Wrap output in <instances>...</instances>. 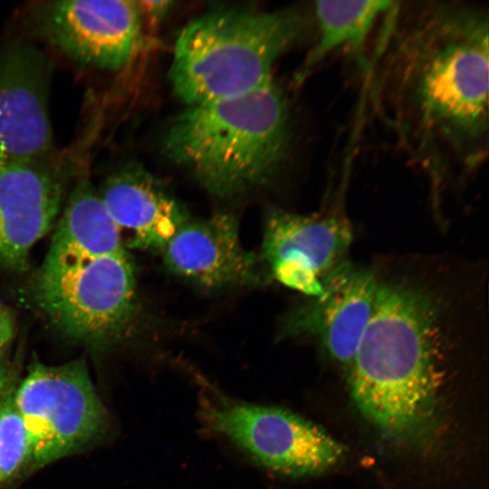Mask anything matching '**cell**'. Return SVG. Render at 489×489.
I'll list each match as a JSON object with an SVG mask.
<instances>
[{
  "label": "cell",
  "mask_w": 489,
  "mask_h": 489,
  "mask_svg": "<svg viewBox=\"0 0 489 489\" xmlns=\"http://www.w3.org/2000/svg\"><path fill=\"white\" fill-rule=\"evenodd\" d=\"M364 68L373 110L426 174L433 212L488 155L489 14L455 1H394Z\"/></svg>",
  "instance_id": "6da1fadb"
},
{
  "label": "cell",
  "mask_w": 489,
  "mask_h": 489,
  "mask_svg": "<svg viewBox=\"0 0 489 489\" xmlns=\"http://www.w3.org/2000/svg\"><path fill=\"white\" fill-rule=\"evenodd\" d=\"M371 266L375 305L349 385L368 420L408 440L457 360L489 340L488 269L449 254L383 255Z\"/></svg>",
  "instance_id": "7a4b0ae2"
},
{
  "label": "cell",
  "mask_w": 489,
  "mask_h": 489,
  "mask_svg": "<svg viewBox=\"0 0 489 489\" xmlns=\"http://www.w3.org/2000/svg\"><path fill=\"white\" fill-rule=\"evenodd\" d=\"M33 283L49 322L98 348L121 341L137 315L134 267L120 232L87 180L72 191Z\"/></svg>",
  "instance_id": "3957f363"
},
{
  "label": "cell",
  "mask_w": 489,
  "mask_h": 489,
  "mask_svg": "<svg viewBox=\"0 0 489 489\" xmlns=\"http://www.w3.org/2000/svg\"><path fill=\"white\" fill-rule=\"evenodd\" d=\"M291 140L288 104L272 81L241 96L187 106L170 123L164 149L207 191L228 197L271 180Z\"/></svg>",
  "instance_id": "277c9868"
},
{
  "label": "cell",
  "mask_w": 489,
  "mask_h": 489,
  "mask_svg": "<svg viewBox=\"0 0 489 489\" xmlns=\"http://www.w3.org/2000/svg\"><path fill=\"white\" fill-rule=\"evenodd\" d=\"M302 28V17L292 10L204 14L176 40L172 88L187 106L254 91L273 81L275 62Z\"/></svg>",
  "instance_id": "5b68a950"
},
{
  "label": "cell",
  "mask_w": 489,
  "mask_h": 489,
  "mask_svg": "<svg viewBox=\"0 0 489 489\" xmlns=\"http://www.w3.org/2000/svg\"><path fill=\"white\" fill-rule=\"evenodd\" d=\"M13 400L27 436L28 464L34 469L82 448L104 427V407L81 360L33 362Z\"/></svg>",
  "instance_id": "8992f818"
},
{
  "label": "cell",
  "mask_w": 489,
  "mask_h": 489,
  "mask_svg": "<svg viewBox=\"0 0 489 489\" xmlns=\"http://www.w3.org/2000/svg\"><path fill=\"white\" fill-rule=\"evenodd\" d=\"M206 427L264 467L289 476L320 475L336 465L343 446L321 427L291 411L224 397L205 398Z\"/></svg>",
  "instance_id": "52a82bcc"
},
{
  "label": "cell",
  "mask_w": 489,
  "mask_h": 489,
  "mask_svg": "<svg viewBox=\"0 0 489 489\" xmlns=\"http://www.w3.org/2000/svg\"><path fill=\"white\" fill-rule=\"evenodd\" d=\"M353 239L351 221L337 202L309 215L274 209L266 218L263 254L279 283L313 297L350 261Z\"/></svg>",
  "instance_id": "ba28073f"
},
{
  "label": "cell",
  "mask_w": 489,
  "mask_h": 489,
  "mask_svg": "<svg viewBox=\"0 0 489 489\" xmlns=\"http://www.w3.org/2000/svg\"><path fill=\"white\" fill-rule=\"evenodd\" d=\"M375 297L371 264L350 261L319 295L306 297L288 312L283 333L312 340L328 360L348 372L370 321Z\"/></svg>",
  "instance_id": "9c48e42d"
},
{
  "label": "cell",
  "mask_w": 489,
  "mask_h": 489,
  "mask_svg": "<svg viewBox=\"0 0 489 489\" xmlns=\"http://www.w3.org/2000/svg\"><path fill=\"white\" fill-rule=\"evenodd\" d=\"M50 64L36 48L17 43L0 55V164L47 160L53 149Z\"/></svg>",
  "instance_id": "30bf717a"
},
{
  "label": "cell",
  "mask_w": 489,
  "mask_h": 489,
  "mask_svg": "<svg viewBox=\"0 0 489 489\" xmlns=\"http://www.w3.org/2000/svg\"><path fill=\"white\" fill-rule=\"evenodd\" d=\"M136 1L66 0L53 3L45 24L50 39L74 61L117 70L133 57L141 35Z\"/></svg>",
  "instance_id": "8fae6325"
},
{
  "label": "cell",
  "mask_w": 489,
  "mask_h": 489,
  "mask_svg": "<svg viewBox=\"0 0 489 489\" xmlns=\"http://www.w3.org/2000/svg\"><path fill=\"white\" fill-rule=\"evenodd\" d=\"M62 191L48 160L0 164V267L26 269L33 247L57 222Z\"/></svg>",
  "instance_id": "7c38bea8"
},
{
  "label": "cell",
  "mask_w": 489,
  "mask_h": 489,
  "mask_svg": "<svg viewBox=\"0 0 489 489\" xmlns=\"http://www.w3.org/2000/svg\"><path fill=\"white\" fill-rule=\"evenodd\" d=\"M162 253L171 272L206 288L260 280L256 257L242 246L237 222L226 213L188 220Z\"/></svg>",
  "instance_id": "4fadbf2b"
},
{
  "label": "cell",
  "mask_w": 489,
  "mask_h": 489,
  "mask_svg": "<svg viewBox=\"0 0 489 489\" xmlns=\"http://www.w3.org/2000/svg\"><path fill=\"white\" fill-rule=\"evenodd\" d=\"M124 246L162 253L189 218L186 210L148 174L134 168L110 176L98 192Z\"/></svg>",
  "instance_id": "5bb4252c"
},
{
  "label": "cell",
  "mask_w": 489,
  "mask_h": 489,
  "mask_svg": "<svg viewBox=\"0 0 489 489\" xmlns=\"http://www.w3.org/2000/svg\"><path fill=\"white\" fill-rule=\"evenodd\" d=\"M394 1H318L313 14L317 28L314 46L298 73L302 80L329 54L347 51L357 57L364 69L369 40Z\"/></svg>",
  "instance_id": "9a60e30c"
},
{
  "label": "cell",
  "mask_w": 489,
  "mask_h": 489,
  "mask_svg": "<svg viewBox=\"0 0 489 489\" xmlns=\"http://www.w3.org/2000/svg\"><path fill=\"white\" fill-rule=\"evenodd\" d=\"M14 389L0 408V489L29 460L26 433L14 405Z\"/></svg>",
  "instance_id": "2e32d148"
},
{
  "label": "cell",
  "mask_w": 489,
  "mask_h": 489,
  "mask_svg": "<svg viewBox=\"0 0 489 489\" xmlns=\"http://www.w3.org/2000/svg\"><path fill=\"white\" fill-rule=\"evenodd\" d=\"M16 323L14 313L9 308L0 303V355L13 340Z\"/></svg>",
  "instance_id": "e0dca14e"
},
{
  "label": "cell",
  "mask_w": 489,
  "mask_h": 489,
  "mask_svg": "<svg viewBox=\"0 0 489 489\" xmlns=\"http://www.w3.org/2000/svg\"><path fill=\"white\" fill-rule=\"evenodd\" d=\"M14 370L11 362L0 355V408L10 391L14 388Z\"/></svg>",
  "instance_id": "ac0fdd59"
},
{
  "label": "cell",
  "mask_w": 489,
  "mask_h": 489,
  "mask_svg": "<svg viewBox=\"0 0 489 489\" xmlns=\"http://www.w3.org/2000/svg\"><path fill=\"white\" fill-rule=\"evenodd\" d=\"M141 14H148L154 21L159 20L168 10L169 1H139L137 2Z\"/></svg>",
  "instance_id": "d6986e66"
}]
</instances>
